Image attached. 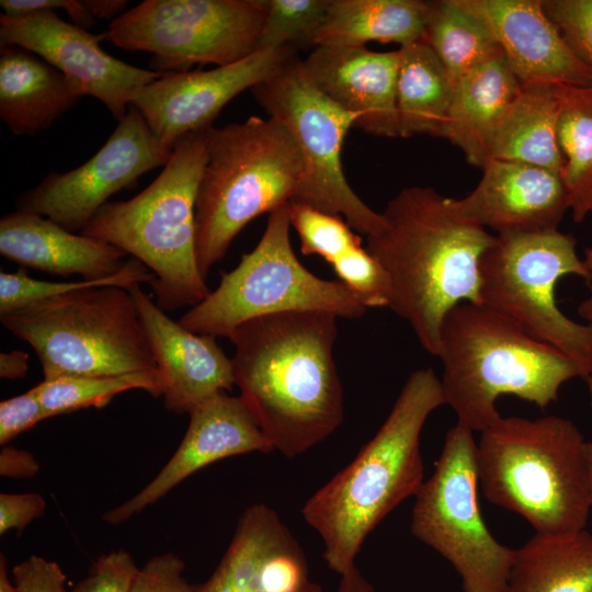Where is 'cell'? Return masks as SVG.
<instances>
[{"mask_svg":"<svg viewBox=\"0 0 592 592\" xmlns=\"http://www.w3.org/2000/svg\"><path fill=\"white\" fill-rule=\"evenodd\" d=\"M585 442L563 417H501L477 442L478 486L489 502L536 532L583 530L592 509Z\"/></svg>","mask_w":592,"mask_h":592,"instance_id":"5b68a950","label":"cell"},{"mask_svg":"<svg viewBox=\"0 0 592 592\" xmlns=\"http://www.w3.org/2000/svg\"><path fill=\"white\" fill-rule=\"evenodd\" d=\"M0 5L5 15H22L43 10H65L71 22L82 29L88 30L95 24V19L88 12L82 0H1Z\"/></svg>","mask_w":592,"mask_h":592,"instance_id":"7bdbcfd3","label":"cell"},{"mask_svg":"<svg viewBox=\"0 0 592 592\" xmlns=\"http://www.w3.org/2000/svg\"><path fill=\"white\" fill-rule=\"evenodd\" d=\"M583 263L587 267V270L589 271V274H590V278L588 281V285H589V288H590V292L592 294V247H589L588 249H585L584 251V257H583Z\"/></svg>","mask_w":592,"mask_h":592,"instance_id":"816d5d0a","label":"cell"},{"mask_svg":"<svg viewBox=\"0 0 592 592\" xmlns=\"http://www.w3.org/2000/svg\"><path fill=\"white\" fill-rule=\"evenodd\" d=\"M265 0H145L113 19L106 37L116 46L153 55L152 70L216 67L260 49Z\"/></svg>","mask_w":592,"mask_h":592,"instance_id":"4fadbf2b","label":"cell"},{"mask_svg":"<svg viewBox=\"0 0 592 592\" xmlns=\"http://www.w3.org/2000/svg\"><path fill=\"white\" fill-rule=\"evenodd\" d=\"M0 321L33 348L44 379L158 371L136 303L122 287L69 292L2 315Z\"/></svg>","mask_w":592,"mask_h":592,"instance_id":"ba28073f","label":"cell"},{"mask_svg":"<svg viewBox=\"0 0 592 592\" xmlns=\"http://www.w3.org/2000/svg\"><path fill=\"white\" fill-rule=\"evenodd\" d=\"M46 510L44 498L34 492L0 494V534L10 530L19 534Z\"/></svg>","mask_w":592,"mask_h":592,"instance_id":"b9f144b4","label":"cell"},{"mask_svg":"<svg viewBox=\"0 0 592 592\" xmlns=\"http://www.w3.org/2000/svg\"><path fill=\"white\" fill-rule=\"evenodd\" d=\"M557 138L563 166L560 179L574 223L592 213V86L557 84Z\"/></svg>","mask_w":592,"mask_h":592,"instance_id":"f546056e","label":"cell"},{"mask_svg":"<svg viewBox=\"0 0 592 592\" xmlns=\"http://www.w3.org/2000/svg\"><path fill=\"white\" fill-rule=\"evenodd\" d=\"M310 582L296 538L272 508L257 503L244 510L218 566L194 592H301Z\"/></svg>","mask_w":592,"mask_h":592,"instance_id":"ac0fdd59","label":"cell"},{"mask_svg":"<svg viewBox=\"0 0 592 592\" xmlns=\"http://www.w3.org/2000/svg\"><path fill=\"white\" fill-rule=\"evenodd\" d=\"M171 153L130 105L88 161L70 171L49 172L19 197L18 210L42 215L68 231L81 232L113 194L136 185L148 171L164 167Z\"/></svg>","mask_w":592,"mask_h":592,"instance_id":"5bb4252c","label":"cell"},{"mask_svg":"<svg viewBox=\"0 0 592 592\" xmlns=\"http://www.w3.org/2000/svg\"><path fill=\"white\" fill-rule=\"evenodd\" d=\"M382 216L366 249L387 275L388 308L437 357L446 315L462 303L480 304L479 265L496 235L460 217L453 198L431 186L400 190Z\"/></svg>","mask_w":592,"mask_h":592,"instance_id":"7a4b0ae2","label":"cell"},{"mask_svg":"<svg viewBox=\"0 0 592 592\" xmlns=\"http://www.w3.org/2000/svg\"><path fill=\"white\" fill-rule=\"evenodd\" d=\"M474 432L456 423L411 512L412 535L456 570L463 592H505L515 549L494 538L478 504Z\"/></svg>","mask_w":592,"mask_h":592,"instance_id":"8fae6325","label":"cell"},{"mask_svg":"<svg viewBox=\"0 0 592 592\" xmlns=\"http://www.w3.org/2000/svg\"><path fill=\"white\" fill-rule=\"evenodd\" d=\"M335 592H375V590L355 566L350 571L340 576Z\"/></svg>","mask_w":592,"mask_h":592,"instance_id":"7dc6e473","label":"cell"},{"mask_svg":"<svg viewBox=\"0 0 592 592\" xmlns=\"http://www.w3.org/2000/svg\"><path fill=\"white\" fill-rule=\"evenodd\" d=\"M292 46L262 47L247 58L209 70L166 72L145 86L130 105L168 151L183 136L213 126L224 106L296 57Z\"/></svg>","mask_w":592,"mask_h":592,"instance_id":"2e32d148","label":"cell"},{"mask_svg":"<svg viewBox=\"0 0 592 592\" xmlns=\"http://www.w3.org/2000/svg\"><path fill=\"white\" fill-rule=\"evenodd\" d=\"M291 223L298 234L303 254H317L329 264L362 244L345 219L291 202Z\"/></svg>","mask_w":592,"mask_h":592,"instance_id":"e575fe53","label":"cell"},{"mask_svg":"<svg viewBox=\"0 0 592 592\" xmlns=\"http://www.w3.org/2000/svg\"><path fill=\"white\" fill-rule=\"evenodd\" d=\"M0 253L54 275L102 280L117 273L126 253L105 241L68 231L42 215L16 210L0 220Z\"/></svg>","mask_w":592,"mask_h":592,"instance_id":"603a6c76","label":"cell"},{"mask_svg":"<svg viewBox=\"0 0 592 592\" xmlns=\"http://www.w3.org/2000/svg\"><path fill=\"white\" fill-rule=\"evenodd\" d=\"M49 418L81 409L106 406L116 395L141 389L162 396L159 371L114 376H65L44 379L33 387Z\"/></svg>","mask_w":592,"mask_h":592,"instance_id":"1f68e13d","label":"cell"},{"mask_svg":"<svg viewBox=\"0 0 592 592\" xmlns=\"http://www.w3.org/2000/svg\"><path fill=\"white\" fill-rule=\"evenodd\" d=\"M207 129L180 138L145 190L127 201L107 202L81 231L143 262L155 275L150 286L163 311L194 307L212 292L198 270L195 229Z\"/></svg>","mask_w":592,"mask_h":592,"instance_id":"8992f818","label":"cell"},{"mask_svg":"<svg viewBox=\"0 0 592 592\" xmlns=\"http://www.w3.org/2000/svg\"><path fill=\"white\" fill-rule=\"evenodd\" d=\"M556 86L522 88L494 130L489 159L543 168L560 177L563 158L557 138Z\"/></svg>","mask_w":592,"mask_h":592,"instance_id":"4316f807","label":"cell"},{"mask_svg":"<svg viewBox=\"0 0 592 592\" xmlns=\"http://www.w3.org/2000/svg\"><path fill=\"white\" fill-rule=\"evenodd\" d=\"M480 304L565 354L579 377L592 374V328L568 318L555 289L567 275L590 278L572 236L558 229L496 235L479 265Z\"/></svg>","mask_w":592,"mask_h":592,"instance_id":"9c48e42d","label":"cell"},{"mask_svg":"<svg viewBox=\"0 0 592 592\" xmlns=\"http://www.w3.org/2000/svg\"><path fill=\"white\" fill-rule=\"evenodd\" d=\"M29 353L13 350L0 354V377L4 379H19L27 374Z\"/></svg>","mask_w":592,"mask_h":592,"instance_id":"f6af8a7d","label":"cell"},{"mask_svg":"<svg viewBox=\"0 0 592 592\" xmlns=\"http://www.w3.org/2000/svg\"><path fill=\"white\" fill-rule=\"evenodd\" d=\"M93 35L57 11L0 15L1 45L20 46L42 57L72 80L84 95L102 102L118 122L134 98L166 72L143 69L107 54Z\"/></svg>","mask_w":592,"mask_h":592,"instance_id":"9a60e30c","label":"cell"},{"mask_svg":"<svg viewBox=\"0 0 592 592\" xmlns=\"http://www.w3.org/2000/svg\"><path fill=\"white\" fill-rule=\"evenodd\" d=\"M301 151L273 117L206 130V161L195 203L196 260L206 280L255 217L291 203L304 178Z\"/></svg>","mask_w":592,"mask_h":592,"instance_id":"52a82bcc","label":"cell"},{"mask_svg":"<svg viewBox=\"0 0 592 592\" xmlns=\"http://www.w3.org/2000/svg\"><path fill=\"white\" fill-rule=\"evenodd\" d=\"M128 291L144 323L169 411L189 414L207 399L232 388L231 358L215 337L192 332L169 318L140 284Z\"/></svg>","mask_w":592,"mask_h":592,"instance_id":"ffe728a7","label":"cell"},{"mask_svg":"<svg viewBox=\"0 0 592 592\" xmlns=\"http://www.w3.org/2000/svg\"><path fill=\"white\" fill-rule=\"evenodd\" d=\"M339 281L352 291L368 308L388 307L389 283L387 275L368 250L355 247L334 261Z\"/></svg>","mask_w":592,"mask_h":592,"instance_id":"d590c367","label":"cell"},{"mask_svg":"<svg viewBox=\"0 0 592 592\" xmlns=\"http://www.w3.org/2000/svg\"><path fill=\"white\" fill-rule=\"evenodd\" d=\"M84 96L81 89L38 55L1 45L0 118L16 136H33Z\"/></svg>","mask_w":592,"mask_h":592,"instance_id":"cb8c5ba5","label":"cell"},{"mask_svg":"<svg viewBox=\"0 0 592 592\" xmlns=\"http://www.w3.org/2000/svg\"><path fill=\"white\" fill-rule=\"evenodd\" d=\"M396 86L399 137H443L455 82L423 41L399 48Z\"/></svg>","mask_w":592,"mask_h":592,"instance_id":"f1b7e54d","label":"cell"},{"mask_svg":"<svg viewBox=\"0 0 592 592\" xmlns=\"http://www.w3.org/2000/svg\"><path fill=\"white\" fill-rule=\"evenodd\" d=\"M423 41L455 83L502 53L488 26L458 0L428 1Z\"/></svg>","mask_w":592,"mask_h":592,"instance_id":"4dcf8cb0","label":"cell"},{"mask_svg":"<svg viewBox=\"0 0 592 592\" xmlns=\"http://www.w3.org/2000/svg\"><path fill=\"white\" fill-rule=\"evenodd\" d=\"M301 592H325V591L319 584L310 582Z\"/></svg>","mask_w":592,"mask_h":592,"instance_id":"f5cc1de1","label":"cell"},{"mask_svg":"<svg viewBox=\"0 0 592 592\" xmlns=\"http://www.w3.org/2000/svg\"><path fill=\"white\" fill-rule=\"evenodd\" d=\"M138 570L128 551L112 550L100 556L70 592H130Z\"/></svg>","mask_w":592,"mask_h":592,"instance_id":"74e56055","label":"cell"},{"mask_svg":"<svg viewBox=\"0 0 592 592\" xmlns=\"http://www.w3.org/2000/svg\"><path fill=\"white\" fill-rule=\"evenodd\" d=\"M490 30L522 88L592 86V71L572 53L542 0H458Z\"/></svg>","mask_w":592,"mask_h":592,"instance_id":"d6986e66","label":"cell"},{"mask_svg":"<svg viewBox=\"0 0 592 592\" xmlns=\"http://www.w3.org/2000/svg\"><path fill=\"white\" fill-rule=\"evenodd\" d=\"M184 570V561L173 553L155 556L139 568L130 592H194Z\"/></svg>","mask_w":592,"mask_h":592,"instance_id":"f35d334b","label":"cell"},{"mask_svg":"<svg viewBox=\"0 0 592 592\" xmlns=\"http://www.w3.org/2000/svg\"><path fill=\"white\" fill-rule=\"evenodd\" d=\"M426 11L428 1L421 0H330L315 47L368 42L403 47L423 39Z\"/></svg>","mask_w":592,"mask_h":592,"instance_id":"83f0119b","label":"cell"},{"mask_svg":"<svg viewBox=\"0 0 592 592\" xmlns=\"http://www.w3.org/2000/svg\"><path fill=\"white\" fill-rule=\"evenodd\" d=\"M266 16L260 48L315 47L326 21L330 0H265Z\"/></svg>","mask_w":592,"mask_h":592,"instance_id":"836d02e7","label":"cell"},{"mask_svg":"<svg viewBox=\"0 0 592 592\" xmlns=\"http://www.w3.org/2000/svg\"><path fill=\"white\" fill-rule=\"evenodd\" d=\"M0 592H16L13 581L8 574V565L5 556L0 554Z\"/></svg>","mask_w":592,"mask_h":592,"instance_id":"681fc988","label":"cell"},{"mask_svg":"<svg viewBox=\"0 0 592 592\" xmlns=\"http://www.w3.org/2000/svg\"><path fill=\"white\" fill-rule=\"evenodd\" d=\"M291 227L287 203L269 215L257 246L235 269L221 273L217 288L191 307L179 319L180 325L198 334L228 339L247 320L286 311L362 317L367 308L342 282L323 280L298 261Z\"/></svg>","mask_w":592,"mask_h":592,"instance_id":"30bf717a","label":"cell"},{"mask_svg":"<svg viewBox=\"0 0 592 592\" xmlns=\"http://www.w3.org/2000/svg\"><path fill=\"white\" fill-rule=\"evenodd\" d=\"M505 592H592V533L536 532L515 549Z\"/></svg>","mask_w":592,"mask_h":592,"instance_id":"484cf974","label":"cell"},{"mask_svg":"<svg viewBox=\"0 0 592 592\" xmlns=\"http://www.w3.org/2000/svg\"><path fill=\"white\" fill-rule=\"evenodd\" d=\"M49 419L33 388L0 402V444L7 445L22 432Z\"/></svg>","mask_w":592,"mask_h":592,"instance_id":"ab89813d","label":"cell"},{"mask_svg":"<svg viewBox=\"0 0 592 592\" xmlns=\"http://www.w3.org/2000/svg\"><path fill=\"white\" fill-rule=\"evenodd\" d=\"M576 57L592 71V0H542Z\"/></svg>","mask_w":592,"mask_h":592,"instance_id":"8d00e7d4","label":"cell"},{"mask_svg":"<svg viewBox=\"0 0 592 592\" xmlns=\"http://www.w3.org/2000/svg\"><path fill=\"white\" fill-rule=\"evenodd\" d=\"M578 312L592 328V294L578 305ZM585 380L589 390L590 407L592 410V374Z\"/></svg>","mask_w":592,"mask_h":592,"instance_id":"c3c4849f","label":"cell"},{"mask_svg":"<svg viewBox=\"0 0 592 592\" xmlns=\"http://www.w3.org/2000/svg\"><path fill=\"white\" fill-rule=\"evenodd\" d=\"M445 405L432 368L412 372L389 414L355 458L304 504L303 517L323 543V559L339 576L355 567L369 533L424 481L420 436Z\"/></svg>","mask_w":592,"mask_h":592,"instance_id":"3957f363","label":"cell"},{"mask_svg":"<svg viewBox=\"0 0 592 592\" xmlns=\"http://www.w3.org/2000/svg\"><path fill=\"white\" fill-rule=\"evenodd\" d=\"M250 91L270 117L289 129L301 151L304 178L292 203L341 216L365 238L377 235L384 227L382 213L353 191L341 161L344 138L358 116L322 94L297 56Z\"/></svg>","mask_w":592,"mask_h":592,"instance_id":"7c38bea8","label":"cell"},{"mask_svg":"<svg viewBox=\"0 0 592 592\" xmlns=\"http://www.w3.org/2000/svg\"><path fill=\"white\" fill-rule=\"evenodd\" d=\"M155 280L153 273L139 260L132 258L114 275L102 280L47 282L30 277L24 269L15 273L0 272V316L33 303L90 287L117 286L128 289L135 284Z\"/></svg>","mask_w":592,"mask_h":592,"instance_id":"d6a6232c","label":"cell"},{"mask_svg":"<svg viewBox=\"0 0 592 592\" xmlns=\"http://www.w3.org/2000/svg\"><path fill=\"white\" fill-rule=\"evenodd\" d=\"M584 462H585V470H587L590 501H591V505H592V441L585 442V445H584Z\"/></svg>","mask_w":592,"mask_h":592,"instance_id":"f907efd6","label":"cell"},{"mask_svg":"<svg viewBox=\"0 0 592 592\" xmlns=\"http://www.w3.org/2000/svg\"><path fill=\"white\" fill-rule=\"evenodd\" d=\"M521 90L503 53L475 68L455 83L444 138L482 168L499 121Z\"/></svg>","mask_w":592,"mask_h":592,"instance_id":"d4e9b609","label":"cell"},{"mask_svg":"<svg viewBox=\"0 0 592 592\" xmlns=\"http://www.w3.org/2000/svg\"><path fill=\"white\" fill-rule=\"evenodd\" d=\"M338 317L286 311L257 317L228 337L239 397L286 457L316 446L343 421V390L333 356Z\"/></svg>","mask_w":592,"mask_h":592,"instance_id":"6da1fadb","label":"cell"},{"mask_svg":"<svg viewBox=\"0 0 592 592\" xmlns=\"http://www.w3.org/2000/svg\"><path fill=\"white\" fill-rule=\"evenodd\" d=\"M437 357L445 405L456 423L479 433L501 418L496 406L501 396L545 409L579 377L565 354L482 304L462 303L446 315Z\"/></svg>","mask_w":592,"mask_h":592,"instance_id":"277c9868","label":"cell"},{"mask_svg":"<svg viewBox=\"0 0 592 592\" xmlns=\"http://www.w3.org/2000/svg\"><path fill=\"white\" fill-rule=\"evenodd\" d=\"M12 577L16 592H68L61 567L37 555L15 565Z\"/></svg>","mask_w":592,"mask_h":592,"instance_id":"60d3db41","label":"cell"},{"mask_svg":"<svg viewBox=\"0 0 592 592\" xmlns=\"http://www.w3.org/2000/svg\"><path fill=\"white\" fill-rule=\"evenodd\" d=\"M88 12L94 18H118L127 5L125 0H82Z\"/></svg>","mask_w":592,"mask_h":592,"instance_id":"bcb514c9","label":"cell"},{"mask_svg":"<svg viewBox=\"0 0 592 592\" xmlns=\"http://www.w3.org/2000/svg\"><path fill=\"white\" fill-rule=\"evenodd\" d=\"M476 187L453 198L460 217L499 234L558 229L569 209L558 174L539 167L489 159Z\"/></svg>","mask_w":592,"mask_h":592,"instance_id":"44dd1931","label":"cell"},{"mask_svg":"<svg viewBox=\"0 0 592 592\" xmlns=\"http://www.w3.org/2000/svg\"><path fill=\"white\" fill-rule=\"evenodd\" d=\"M186 432L177 451L138 493L103 514L112 525L126 522L163 498L184 479L220 459L273 447L255 418L238 396L227 391L207 399L190 413Z\"/></svg>","mask_w":592,"mask_h":592,"instance_id":"e0dca14e","label":"cell"},{"mask_svg":"<svg viewBox=\"0 0 592 592\" xmlns=\"http://www.w3.org/2000/svg\"><path fill=\"white\" fill-rule=\"evenodd\" d=\"M39 471L34 455L25 449L3 445L0 451V475L13 479L32 478Z\"/></svg>","mask_w":592,"mask_h":592,"instance_id":"ee69618b","label":"cell"},{"mask_svg":"<svg viewBox=\"0 0 592 592\" xmlns=\"http://www.w3.org/2000/svg\"><path fill=\"white\" fill-rule=\"evenodd\" d=\"M399 49L317 46L303 60L314 86L343 110L356 114L355 127L378 137H399L396 86Z\"/></svg>","mask_w":592,"mask_h":592,"instance_id":"7402d4cb","label":"cell"}]
</instances>
